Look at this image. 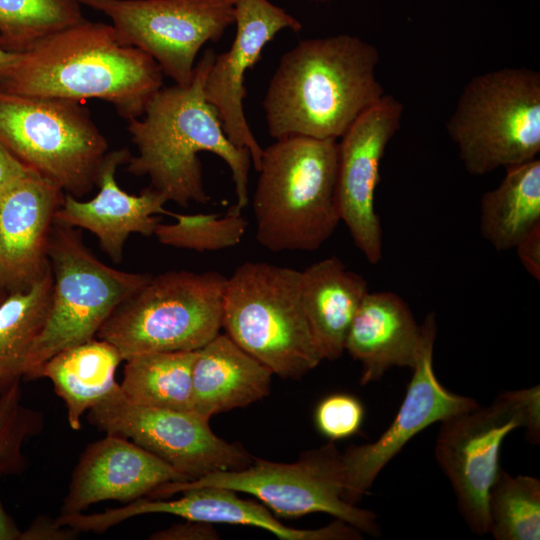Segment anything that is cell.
Here are the masks:
<instances>
[{"instance_id":"6da1fadb","label":"cell","mask_w":540,"mask_h":540,"mask_svg":"<svg viewBox=\"0 0 540 540\" xmlns=\"http://www.w3.org/2000/svg\"><path fill=\"white\" fill-rule=\"evenodd\" d=\"M215 54L208 48L195 65L189 85L162 87L142 116L128 120L137 154L131 155L127 170L135 176H147L150 186L167 202L183 207L191 202L205 204L210 196L198 154L213 153L231 171L236 203L230 210L241 213L249 204L252 159L247 149L229 140L216 108L205 98L204 84Z\"/></svg>"},{"instance_id":"7a4b0ae2","label":"cell","mask_w":540,"mask_h":540,"mask_svg":"<svg viewBox=\"0 0 540 540\" xmlns=\"http://www.w3.org/2000/svg\"><path fill=\"white\" fill-rule=\"evenodd\" d=\"M378 62L377 48L354 35L300 41L280 58L263 100L270 136L341 138L385 95Z\"/></svg>"},{"instance_id":"3957f363","label":"cell","mask_w":540,"mask_h":540,"mask_svg":"<svg viewBox=\"0 0 540 540\" xmlns=\"http://www.w3.org/2000/svg\"><path fill=\"white\" fill-rule=\"evenodd\" d=\"M156 61L126 43L111 24L83 21L19 52L0 89L80 102L99 99L130 120L163 86Z\"/></svg>"},{"instance_id":"277c9868","label":"cell","mask_w":540,"mask_h":540,"mask_svg":"<svg viewBox=\"0 0 540 540\" xmlns=\"http://www.w3.org/2000/svg\"><path fill=\"white\" fill-rule=\"evenodd\" d=\"M338 141L277 139L263 149L252 208L256 240L272 252L313 251L340 220L335 200Z\"/></svg>"},{"instance_id":"5b68a950","label":"cell","mask_w":540,"mask_h":540,"mask_svg":"<svg viewBox=\"0 0 540 540\" xmlns=\"http://www.w3.org/2000/svg\"><path fill=\"white\" fill-rule=\"evenodd\" d=\"M221 327L238 346L284 379L323 360L300 296V271L246 261L226 279Z\"/></svg>"},{"instance_id":"8992f818","label":"cell","mask_w":540,"mask_h":540,"mask_svg":"<svg viewBox=\"0 0 540 540\" xmlns=\"http://www.w3.org/2000/svg\"><path fill=\"white\" fill-rule=\"evenodd\" d=\"M446 131L472 175L522 164L540 152V73L504 67L471 78Z\"/></svg>"},{"instance_id":"52a82bcc","label":"cell","mask_w":540,"mask_h":540,"mask_svg":"<svg viewBox=\"0 0 540 540\" xmlns=\"http://www.w3.org/2000/svg\"><path fill=\"white\" fill-rule=\"evenodd\" d=\"M53 276L44 327L19 367V377L36 379L56 353L96 338L114 310L151 277L115 269L85 246L79 229L54 222L48 248Z\"/></svg>"},{"instance_id":"ba28073f","label":"cell","mask_w":540,"mask_h":540,"mask_svg":"<svg viewBox=\"0 0 540 540\" xmlns=\"http://www.w3.org/2000/svg\"><path fill=\"white\" fill-rule=\"evenodd\" d=\"M226 279L217 271L151 275L96 337L114 345L123 360L151 352L196 351L220 333Z\"/></svg>"},{"instance_id":"9c48e42d","label":"cell","mask_w":540,"mask_h":540,"mask_svg":"<svg viewBox=\"0 0 540 540\" xmlns=\"http://www.w3.org/2000/svg\"><path fill=\"white\" fill-rule=\"evenodd\" d=\"M0 142L29 169L76 198L97 186L109 152L80 102L2 89Z\"/></svg>"},{"instance_id":"30bf717a","label":"cell","mask_w":540,"mask_h":540,"mask_svg":"<svg viewBox=\"0 0 540 540\" xmlns=\"http://www.w3.org/2000/svg\"><path fill=\"white\" fill-rule=\"evenodd\" d=\"M435 458L455 492L459 511L474 533H488L487 501L498 474L501 445L508 434L524 428L527 439L540 440V387L500 393L440 422Z\"/></svg>"},{"instance_id":"8fae6325","label":"cell","mask_w":540,"mask_h":540,"mask_svg":"<svg viewBox=\"0 0 540 540\" xmlns=\"http://www.w3.org/2000/svg\"><path fill=\"white\" fill-rule=\"evenodd\" d=\"M204 486L250 494L279 518L326 513L361 533L377 537L381 532L373 511L344 500L342 457L333 441L304 451L292 463L254 457L249 466L240 470L218 471L192 481L165 483L148 498H170L184 490Z\"/></svg>"},{"instance_id":"7c38bea8","label":"cell","mask_w":540,"mask_h":540,"mask_svg":"<svg viewBox=\"0 0 540 540\" xmlns=\"http://www.w3.org/2000/svg\"><path fill=\"white\" fill-rule=\"evenodd\" d=\"M87 419L106 434L125 437L154 454L188 481L218 471L240 470L253 461L239 442L218 437L209 419L192 410L133 403L119 384L87 412Z\"/></svg>"},{"instance_id":"4fadbf2b","label":"cell","mask_w":540,"mask_h":540,"mask_svg":"<svg viewBox=\"0 0 540 540\" xmlns=\"http://www.w3.org/2000/svg\"><path fill=\"white\" fill-rule=\"evenodd\" d=\"M111 20L175 84H190L201 48L235 23L234 0H78Z\"/></svg>"},{"instance_id":"5bb4252c","label":"cell","mask_w":540,"mask_h":540,"mask_svg":"<svg viewBox=\"0 0 540 540\" xmlns=\"http://www.w3.org/2000/svg\"><path fill=\"white\" fill-rule=\"evenodd\" d=\"M404 106L384 95L361 114L338 142L335 200L340 220L355 246L371 264L382 259V228L375 209L380 164L399 130Z\"/></svg>"},{"instance_id":"9a60e30c","label":"cell","mask_w":540,"mask_h":540,"mask_svg":"<svg viewBox=\"0 0 540 540\" xmlns=\"http://www.w3.org/2000/svg\"><path fill=\"white\" fill-rule=\"evenodd\" d=\"M425 319L424 345L395 418L376 441L350 446L341 454L343 498L350 504L356 505L361 500L380 471L419 432L478 405L475 399L451 392L438 381L433 367L437 333L434 313L427 314Z\"/></svg>"},{"instance_id":"2e32d148","label":"cell","mask_w":540,"mask_h":540,"mask_svg":"<svg viewBox=\"0 0 540 540\" xmlns=\"http://www.w3.org/2000/svg\"><path fill=\"white\" fill-rule=\"evenodd\" d=\"M175 499L143 497L121 507L92 514H70L63 523L81 532L103 533L130 518L145 514H170L184 520L209 524L258 527L282 540H358L361 532L336 519L318 529H296L281 523L265 506L238 496V492L217 486L184 490Z\"/></svg>"},{"instance_id":"e0dca14e","label":"cell","mask_w":540,"mask_h":540,"mask_svg":"<svg viewBox=\"0 0 540 540\" xmlns=\"http://www.w3.org/2000/svg\"><path fill=\"white\" fill-rule=\"evenodd\" d=\"M236 32L230 48L215 54L204 84L208 103L218 112L223 130L237 147L247 149L257 171L263 148L244 113V78L260 60L264 47L282 30H302V24L269 0H234Z\"/></svg>"},{"instance_id":"ac0fdd59","label":"cell","mask_w":540,"mask_h":540,"mask_svg":"<svg viewBox=\"0 0 540 540\" xmlns=\"http://www.w3.org/2000/svg\"><path fill=\"white\" fill-rule=\"evenodd\" d=\"M188 481L168 463L114 434L90 443L72 472L60 515L82 513L106 500L127 504L169 482Z\"/></svg>"},{"instance_id":"d6986e66","label":"cell","mask_w":540,"mask_h":540,"mask_svg":"<svg viewBox=\"0 0 540 540\" xmlns=\"http://www.w3.org/2000/svg\"><path fill=\"white\" fill-rule=\"evenodd\" d=\"M64 191L34 171L0 195V290L29 287L49 269L48 248Z\"/></svg>"},{"instance_id":"ffe728a7","label":"cell","mask_w":540,"mask_h":540,"mask_svg":"<svg viewBox=\"0 0 540 540\" xmlns=\"http://www.w3.org/2000/svg\"><path fill=\"white\" fill-rule=\"evenodd\" d=\"M130 157L127 148L109 151L99 171L98 193L87 201L66 193L55 213L56 223L94 234L101 249L115 263L122 260L131 234L154 235L159 223L155 215L173 213L164 208L165 197L151 186L139 195L129 194L119 187L116 171L120 165L127 164Z\"/></svg>"},{"instance_id":"44dd1931","label":"cell","mask_w":540,"mask_h":540,"mask_svg":"<svg viewBox=\"0 0 540 540\" xmlns=\"http://www.w3.org/2000/svg\"><path fill=\"white\" fill-rule=\"evenodd\" d=\"M427 322L418 325L408 304L393 292H367L347 333L345 351L362 365L360 383L378 381L392 367L413 368Z\"/></svg>"},{"instance_id":"7402d4cb","label":"cell","mask_w":540,"mask_h":540,"mask_svg":"<svg viewBox=\"0 0 540 540\" xmlns=\"http://www.w3.org/2000/svg\"><path fill=\"white\" fill-rule=\"evenodd\" d=\"M273 372L227 334L196 350L192 411L207 418L257 402L270 393Z\"/></svg>"},{"instance_id":"603a6c76","label":"cell","mask_w":540,"mask_h":540,"mask_svg":"<svg viewBox=\"0 0 540 540\" xmlns=\"http://www.w3.org/2000/svg\"><path fill=\"white\" fill-rule=\"evenodd\" d=\"M367 292L366 280L335 256L300 271L302 306L323 360H336L345 351L348 330Z\"/></svg>"},{"instance_id":"cb8c5ba5","label":"cell","mask_w":540,"mask_h":540,"mask_svg":"<svg viewBox=\"0 0 540 540\" xmlns=\"http://www.w3.org/2000/svg\"><path fill=\"white\" fill-rule=\"evenodd\" d=\"M121 361L123 358L114 345L96 337L50 357L40 367L37 378L52 382L65 404L69 426L77 431L83 414L118 384L115 373Z\"/></svg>"},{"instance_id":"d4e9b609","label":"cell","mask_w":540,"mask_h":540,"mask_svg":"<svg viewBox=\"0 0 540 540\" xmlns=\"http://www.w3.org/2000/svg\"><path fill=\"white\" fill-rule=\"evenodd\" d=\"M500 184L480 200V232L496 250L515 248L540 225V160L509 166Z\"/></svg>"},{"instance_id":"484cf974","label":"cell","mask_w":540,"mask_h":540,"mask_svg":"<svg viewBox=\"0 0 540 540\" xmlns=\"http://www.w3.org/2000/svg\"><path fill=\"white\" fill-rule=\"evenodd\" d=\"M196 351L151 352L124 360L122 393L133 403L192 410V368Z\"/></svg>"},{"instance_id":"4316f807","label":"cell","mask_w":540,"mask_h":540,"mask_svg":"<svg viewBox=\"0 0 540 540\" xmlns=\"http://www.w3.org/2000/svg\"><path fill=\"white\" fill-rule=\"evenodd\" d=\"M53 276L51 268L29 287L9 293L0 304V377L9 383L41 333L47 319Z\"/></svg>"},{"instance_id":"83f0119b","label":"cell","mask_w":540,"mask_h":540,"mask_svg":"<svg viewBox=\"0 0 540 540\" xmlns=\"http://www.w3.org/2000/svg\"><path fill=\"white\" fill-rule=\"evenodd\" d=\"M488 533L496 540L540 539V480L501 468L489 490Z\"/></svg>"},{"instance_id":"f1b7e54d","label":"cell","mask_w":540,"mask_h":540,"mask_svg":"<svg viewBox=\"0 0 540 540\" xmlns=\"http://www.w3.org/2000/svg\"><path fill=\"white\" fill-rule=\"evenodd\" d=\"M83 20L78 0H0V46L23 52Z\"/></svg>"},{"instance_id":"f546056e","label":"cell","mask_w":540,"mask_h":540,"mask_svg":"<svg viewBox=\"0 0 540 540\" xmlns=\"http://www.w3.org/2000/svg\"><path fill=\"white\" fill-rule=\"evenodd\" d=\"M176 221L158 223L154 231L157 240L166 246L194 250L217 251L238 245L247 229V221L241 213L231 210L219 214L172 213Z\"/></svg>"},{"instance_id":"4dcf8cb0","label":"cell","mask_w":540,"mask_h":540,"mask_svg":"<svg viewBox=\"0 0 540 540\" xmlns=\"http://www.w3.org/2000/svg\"><path fill=\"white\" fill-rule=\"evenodd\" d=\"M44 426L43 415L22 402L20 379L0 391V475H14L27 467L23 447Z\"/></svg>"},{"instance_id":"1f68e13d","label":"cell","mask_w":540,"mask_h":540,"mask_svg":"<svg viewBox=\"0 0 540 540\" xmlns=\"http://www.w3.org/2000/svg\"><path fill=\"white\" fill-rule=\"evenodd\" d=\"M364 419V407L354 396L334 393L316 407L314 420L318 431L330 441L356 434Z\"/></svg>"},{"instance_id":"d6a6232c","label":"cell","mask_w":540,"mask_h":540,"mask_svg":"<svg viewBox=\"0 0 540 540\" xmlns=\"http://www.w3.org/2000/svg\"><path fill=\"white\" fill-rule=\"evenodd\" d=\"M149 539L153 540H214L219 539L213 524L185 520L166 529L153 533Z\"/></svg>"},{"instance_id":"836d02e7","label":"cell","mask_w":540,"mask_h":540,"mask_svg":"<svg viewBox=\"0 0 540 540\" xmlns=\"http://www.w3.org/2000/svg\"><path fill=\"white\" fill-rule=\"evenodd\" d=\"M79 532L60 525L56 519L38 517L23 531L20 540H68L77 537Z\"/></svg>"},{"instance_id":"e575fe53","label":"cell","mask_w":540,"mask_h":540,"mask_svg":"<svg viewBox=\"0 0 540 540\" xmlns=\"http://www.w3.org/2000/svg\"><path fill=\"white\" fill-rule=\"evenodd\" d=\"M518 258L525 270L540 279V225L529 231L516 245Z\"/></svg>"},{"instance_id":"d590c367","label":"cell","mask_w":540,"mask_h":540,"mask_svg":"<svg viewBox=\"0 0 540 540\" xmlns=\"http://www.w3.org/2000/svg\"><path fill=\"white\" fill-rule=\"evenodd\" d=\"M31 171L0 142V195Z\"/></svg>"},{"instance_id":"8d00e7d4","label":"cell","mask_w":540,"mask_h":540,"mask_svg":"<svg viewBox=\"0 0 540 540\" xmlns=\"http://www.w3.org/2000/svg\"><path fill=\"white\" fill-rule=\"evenodd\" d=\"M21 530L5 510L0 499V540H20Z\"/></svg>"},{"instance_id":"74e56055","label":"cell","mask_w":540,"mask_h":540,"mask_svg":"<svg viewBox=\"0 0 540 540\" xmlns=\"http://www.w3.org/2000/svg\"><path fill=\"white\" fill-rule=\"evenodd\" d=\"M19 52H11L0 46V87L15 65Z\"/></svg>"},{"instance_id":"f35d334b","label":"cell","mask_w":540,"mask_h":540,"mask_svg":"<svg viewBox=\"0 0 540 540\" xmlns=\"http://www.w3.org/2000/svg\"><path fill=\"white\" fill-rule=\"evenodd\" d=\"M7 295L8 294L6 292L0 290V304L2 303V301L5 299Z\"/></svg>"},{"instance_id":"ab89813d","label":"cell","mask_w":540,"mask_h":540,"mask_svg":"<svg viewBox=\"0 0 540 540\" xmlns=\"http://www.w3.org/2000/svg\"><path fill=\"white\" fill-rule=\"evenodd\" d=\"M10 383V382H9ZM3 378L0 377V391L7 385Z\"/></svg>"},{"instance_id":"60d3db41","label":"cell","mask_w":540,"mask_h":540,"mask_svg":"<svg viewBox=\"0 0 540 540\" xmlns=\"http://www.w3.org/2000/svg\"><path fill=\"white\" fill-rule=\"evenodd\" d=\"M312 1H316V2H326L327 0H312Z\"/></svg>"}]
</instances>
